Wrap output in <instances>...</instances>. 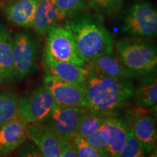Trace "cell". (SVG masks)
Segmentation results:
<instances>
[{
  "mask_svg": "<svg viewBox=\"0 0 157 157\" xmlns=\"http://www.w3.org/2000/svg\"><path fill=\"white\" fill-rule=\"evenodd\" d=\"M86 69L87 74L82 87L85 93L87 109L106 117H115L133 98L135 87L132 79L111 78L87 68Z\"/></svg>",
  "mask_w": 157,
  "mask_h": 157,
  "instance_id": "1",
  "label": "cell"
},
{
  "mask_svg": "<svg viewBox=\"0 0 157 157\" xmlns=\"http://www.w3.org/2000/svg\"><path fill=\"white\" fill-rule=\"evenodd\" d=\"M79 56L85 62L103 54L114 52V42L101 19L95 15L80 13L65 19Z\"/></svg>",
  "mask_w": 157,
  "mask_h": 157,
  "instance_id": "2",
  "label": "cell"
},
{
  "mask_svg": "<svg viewBox=\"0 0 157 157\" xmlns=\"http://www.w3.org/2000/svg\"><path fill=\"white\" fill-rule=\"evenodd\" d=\"M114 48L123 64L138 76L154 74L156 71L157 50L153 43L123 38L115 43Z\"/></svg>",
  "mask_w": 157,
  "mask_h": 157,
  "instance_id": "3",
  "label": "cell"
},
{
  "mask_svg": "<svg viewBox=\"0 0 157 157\" xmlns=\"http://www.w3.org/2000/svg\"><path fill=\"white\" fill-rule=\"evenodd\" d=\"M123 31L135 38L149 39L157 33V13L150 2H137L124 17Z\"/></svg>",
  "mask_w": 157,
  "mask_h": 157,
  "instance_id": "4",
  "label": "cell"
},
{
  "mask_svg": "<svg viewBox=\"0 0 157 157\" xmlns=\"http://www.w3.org/2000/svg\"><path fill=\"white\" fill-rule=\"evenodd\" d=\"M39 46L28 32L18 31L13 36V60L14 79L22 80L34 71Z\"/></svg>",
  "mask_w": 157,
  "mask_h": 157,
  "instance_id": "5",
  "label": "cell"
},
{
  "mask_svg": "<svg viewBox=\"0 0 157 157\" xmlns=\"http://www.w3.org/2000/svg\"><path fill=\"white\" fill-rule=\"evenodd\" d=\"M44 52L55 60L85 66V62L78 53L73 36L65 26L57 25L47 33Z\"/></svg>",
  "mask_w": 157,
  "mask_h": 157,
  "instance_id": "6",
  "label": "cell"
},
{
  "mask_svg": "<svg viewBox=\"0 0 157 157\" xmlns=\"http://www.w3.org/2000/svg\"><path fill=\"white\" fill-rule=\"evenodd\" d=\"M150 109L135 107L127 110L125 120L129 129L142 145L146 154L156 148L157 131L155 118Z\"/></svg>",
  "mask_w": 157,
  "mask_h": 157,
  "instance_id": "7",
  "label": "cell"
},
{
  "mask_svg": "<svg viewBox=\"0 0 157 157\" xmlns=\"http://www.w3.org/2000/svg\"><path fill=\"white\" fill-rule=\"evenodd\" d=\"M55 104L52 95L43 85L17 100V114L27 124L42 122L48 119Z\"/></svg>",
  "mask_w": 157,
  "mask_h": 157,
  "instance_id": "8",
  "label": "cell"
},
{
  "mask_svg": "<svg viewBox=\"0 0 157 157\" xmlns=\"http://www.w3.org/2000/svg\"><path fill=\"white\" fill-rule=\"evenodd\" d=\"M89 110L80 107H65L55 104L46 123L63 142L75 136L80 121Z\"/></svg>",
  "mask_w": 157,
  "mask_h": 157,
  "instance_id": "9",
  "label": "cell"
},
{
  "mask_svg": "<svg viewBox=\"0 0 157 157\" xmlns=\"http://www.w3.org/2000/svg\"><path fill=\"white\" fill-rule=\"evenodd\" d=\"M43 83L57 105L87 109L85 93L82 86L66 83L49 74H46L43 78Z\"/></svg>",
  "mask_w": 157,
  "mask_h": 157,
  "instance_id": "10",
  "label": "cell"
},
{
  "mask_svg": "<svg viewBox=\"0 0 157 157\" xmlns=\"http://www.w3.org/2000/svg\"><path fill=\"white\" fill-rule=\"evenodd\" d=\"M27 137L36 146L43 157H61L63 141L46 121L29 124Z\"/></svg>",
  "mask_w": 157,
  "mask_h": 157,
  "instance_id": "11",
  "label": "cell"
},
{
  "mask_svg": "<svg viewBox=\"0 0 157 157\" xmlns=\"http://www.w3.org/2000/svg\"><path fill=\"white\" fill-rule=\"evenodd\" d=\"M43 64L47 74L66 83L82 86L85 79L87 69L84 66L55 60L44 52L43 53Z\"/></svg>",
  "mask_w": 157,
  "mask_h": 157,
  "instance_id": "12",
  "label": "cell"
},
{
  "mask_svg": "<svg viewBox=\"0 0 157 157\" xmlns=\"http://www.w3.org/2000/svg\"><path fill=\"white\" fill-rule=\"evenodd\" d=\"M113 52L103 54L96 57L87 62L84 67L93 70L101 75L111 78L132 79L139 76L135 72L127 68Z\"/></svg>",
  "mask_w": 157,
  "mask_h": 157,
  "instance_id": "13",
  "label": "cell"
},
{
  "mask_svg": "<svg viewBox=\"0 0 157 157\" xmlns=\"http://www.w3.org/2000/svg\"><path fill=\"white\" fill-rule=\"evenodd\" d=\"M28 124L17 114L0 127V156H6L20 147L27 138Z\"/></svg>",
  "mask_w": 157,
  "mask_h": 157,
  "instance_id": "14",
  "label": "cell"
},
{
  "mask_svg": "<svg viewBox=\"0 0 157 157\" xmlns=\"http://www.w3.org/2000/svg\"><path fill=\"white\" fill-rule=\"evenodd\" d=\"M38 0H7L0 3V10L13 25L30 28Z\"/></svg>",
  "mask_w": 157,
  "mask_h": 157,
  "instance_id": "15",
  "label": "cell"
},
{
  "mask_svg": "<svg viewBox=\"0 0 157 157\" xmlns=\"http://www.w3.org/2000/svg\"><path fill=\"white\" fill-rule=\"evenodd\" d=\"M101 127L108 133L109 137V146L105 157H117L128 137V126L123 119L109 117L104 121Z\"/></svg>",
  "mask_w": 157,
  "mask_h": 157,
  "instance_id": "16",
  "label": "cell"
},
{
  "mask_svg": "<svg viewBox=\"0 0 157 157\" xmlns=\"http://www.w3.org/2000/svg\"><path fill=\"white\" fill-rule=\"evenodd\" d=\"M59 21V17L55 0H38L32 22V27L37 34L44 36Z\"/></svg>",
  "mask_w": 157,
  "mask_h": 157,
  "instance_id": "17",
  "label": "cell"
},
{
  "mask_svg": "<svg viewBox=\"0 0 157 157\" xmlns=\"http://www.w3.org/2000/svg\"><path fill=\"white\" fill-rule=\"evenodd\" d=\"M13 79V36L7 27L0 23V83Z\"/></svg>",
  "mask_w": 157,
  "mask_h": 157,
  "instance_id": "18",
  "label": "cell"
},
{
  "mask_svg": "<svg viewBox=\"0 0 157 157\" xmlns=\"http://www.w3.org/2000/svg\"><path fill=\"white\" fill-rule=\"evenodd\" d=\"M133 98L138 107L144 109L156 108L157 103L156 76L153 74L143 76L136 89H135Z\"/></svg>",
  "mask_w": 157,
  "mask_h": 157,
  "instance_id": "19",
  "label": "cell"
},
{
  "mask_svg": "<svg viewBox=\"0 0 157 157\" xmlns=\"http://www.w3.org/2000/svg\"><path fill=\"white\" fill-rule=\"evenodd\" d=\"M108 117H109L89 111L80 121L75 136L83 137L84 139L89 137L100 128Z\"/></svg>",
  "mask_w": 157,
  "mask_h": 157,
  "instance_id": "20",
  "label": "cell"
},
{
  "mask_svg": "<svg viewBox=\"0 0 157 157\" xmlns=\"http://www.w3.org/2000/svg\"><path fill=\"white\" fill-rule=\"evenodd\" d=\"M17 115V98L15 93L0 94V127Z\"/></svg>",
  "mask_w": 157,
  "mask_h": 157,
  "instance_id": "21",
  "label": "cell"
},
{
  "mask_svg": "<svg viewBox=\"0 0 157 157\" xmlns=\"http://www.w3.org/2000/svg\"><path fill=\"white\" fill-rule=\"evenodd\" d=\"M123 0H87V6L98 16L115 15L122 7Z\"/></svg>",
  "mask_w": 157,
  "mask_h": 157,
  "instance_id": "22",
  "label": "cell"
},
{
  "mask_svg": "<svg viewBox=\"0 0 157 157\" xmlns=\"http://www.w3.org/2000/svg\"><path fill=\"white\" fill-rule=\"evenodd\" d=\"M55 2L61 21L87 7V0H55Z\"/></svg>",
  "mask_w": 157,
  "mask_h": 157,
  "instance_id": "23",
  "label": "cell"
},
{
  "mask_svg": "<svg viewBox=\"0 0 157 157\" xmlns=\"http://www.w3.org/2000/svg\"><path fill=\"white\" fill-rule=\"evenodd\" d=\"M146 153L129 129L127 141L117 157H146Z\"/></svg>",
  "mask_w": 157,
  "mask_h": 157,
  "instance_id": "24",
  "label": "cell"
},
{
  "mask_svg": "<svg viewBox=\"0 0 157 157\" xmlns=\"http://www.w3.org/2000/svg\"><path fill=\"white\" fill-rule=\"evenodd\" d=\"M85 140L89 144L101 153L102 156L105 157L106 154L108 146H109V137L108 133L100 127V128L96 130L89 137H86Z\"/></svg>",
  "mask_w": 157,
  "mask_h": 157,
  "instance_id": "25",
  "label": "cell"
},
{
  "mask_svg": "<svg viewBox=\"0 0 157 157\" xmlns=\"http://www.w3.org/2000/svg\"><path fill=\"white\" fill-rule=\"evenodd\" d=\"M71 143L78 157H103L101 153L89 144L83 137L74 136L71 140Z\"/></svg>",
  "mask_w": 157,
  "mask_h": 157,
  "instance_id": "26",
  "label": "cell"
},
{
  "mask_svg": "<svg viewBox=\"0 0 157 157\" xmlns=\"http://www.w3.org/2000/svg\"><path fill=\"white\" fill-rule=\"evenodd\" d=\"M13 157H43L36 146L31 143H23Z\"/></svg>",
  "mask_w": 157,
  "mask_h": 157,
  "instance_id": "27",
  "label": "cell"
},
{
  "mask_svg": "<svg viewBox=\"0 0 157 157\" xmlns=\"http://www.w3.org/2000/svg\"><path fill=\"white\" fill-rule=\"evenodd\" d=\"M61 157H78L72 146L71 140L63 142Z\"/></svg>",
  "mask_w": 157,
  "mask_h": 157,
  "instance_id": "28",
  "label": "cell"
},
{
  "mask_svg": "<svg viewBox=\"0 0 157 157\" xmlns=\"http://www.w3.org/2000/svg\"><path fill=\"white\" fill-rule=\"evenodd\" d=\"M148 157H157V154H156V151L155 150V151L154 153H152Z\"/></svg>",
  "mask_w": 157,
  "mask_h": 157,
  "instance_id": "29",
  "label": "cell"
},
{
  "mask_svg": "<svg viewBox=\"0 0 157 157\" xmlns=\"http://www.w3.org/2000/svg\"><path fill=\"white\" fill-rule=\"evenodd\" d=\"M2 156H0V157H2Z\"/></svg>",
  "mask_w": 157,
  "mask_h": 157,
  "instance_id": "30",
  "label": "cell"
}]
</instances>
